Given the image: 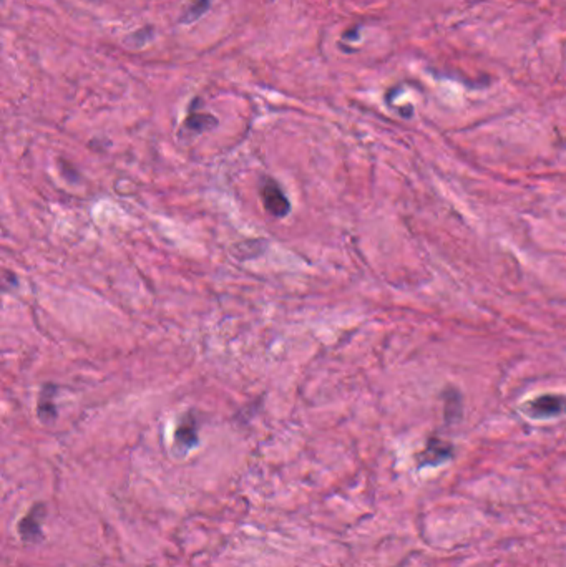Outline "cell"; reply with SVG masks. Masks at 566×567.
Returning a JSON list of instances; mask_svg holds the SVG:
<instances>
[{
	"label": "cell",
	"instance_id": "cell-7",
	"mask_svg": "<svg viewBox=\"0 0 566 567\" xmlns=\"http://www.w3.org/2000/svg\"><path fill=\"white\" fill-rule=\"evenodd\" d=\"M208 7H210V0H193V2L184 8V15L181 18V22L196 20L198 17H201L203 13L206 12Z\"/></svg>",
	"mask_w": 566,
	"mask_h": 567
},
{
	"label": "cell",
	"instance_id": "cell-5",
	"mask_svg": "<svg viewBox=\"0 0 566 567\" xmlns=\"http://www.w3.org/2000/svg\"><path fill=\"white\" fill-rule=\"evenodd\" d=\"M198 425L191 415H184L175 431V446L181 452H189L198 445Z\"/></svg>",
	"mask_w": 566,
	"mask_h": 567
},
{
	"label": "cell",
	"instance_id": "cell-1",
	"mask_svg": "<svg viewBox=\"0 0 566 567\" xmlns=\"http://www.w3.org/2000/svg\"><path fill=\"white\" fill-rule=\"evenodd\" d=\"M259 198H261L263 206L266 209L268 215L275 217H284L289 215L291 203L282 191V188L275 179L264 176L259 181Z\"/></svg>",
	"mask_w": 566,
	"mask_h": 567
},
{
	"label": "cell",
	"instance_id": "cell-8",
	"mask_svg": "<svg viewBox=\"0 0 566 567\" xmlns=\"http://www.w3.org/2000/svg\"><path fill=\"white\" fill-rule=\"evenodd\" d=\"M215 125L216 120L211 115H191L187 120V127L194 129V132H205V129H210Z\"/></svg>",
	"mask_w": 566,
	"mask_h": 567
},
{
	"label": "cell",
	"instance_id": "cell-3",
	"mask_svg": "<svg viewBox=\"0 0 566 567\" xmlns=\"http://www.w3.org/2000/svg\"><path fill=\"white\" fill-rule=\"evenodd\" d=\"M566 410L565 398L558 395H541L530 402L528 405V413L533 418H551L558 416Z\"/></svg>",
	"mask_w": 566,
	"mask_h": 567
},
{
	"label": "cell",
	"instance_id": "cell-4",
	"mask_svg": "<svg viewBox=\"0 0 566 567\" xmlns=\"http://www.w3.org/2000/svg\"><path fill=\"white\" fill-rule=\"evenodd\" d=\"M453 448L447 441H442L439 438L429 440L425 450L419 454V464L420 466H437L452 458Z\"/></svg>",
	"mask_w": 566,
	"mask_h": 567
},
{
	"label": "cell",
	"instance_id": "cell-6",
	"mask_svg": "<svg viewBox=\"0 0 566 567\" xmlns=\"http://www.w3.org/2000/svg\"><path fill=\"white\" fill-rule=\"evenodd\" d=\"M55 387L54 385H45L42 388L39 397V405H37V413L44 423H52L57 418V407H55Z\"/></svg>",
	"mask_w": 566,
	"mask_h": 567
},
{
	"label": "cell",
	"instance_id": "cell-2",
	"mask_svg": "<svg viewBox=\"0 0 566 567\" xmlns=\"http://www.w3.org/2000/svg\"><path fill=\"white\" fill-rule=\"evenodd\" d=\"M45 516H47V508L44 503H37L30 508L22 521L18 523V534L22 541L25 542H37L42 539V526H44Z\"/></svg>",
	"mask_w": 566,
	"mask_h": 567
}]
</instances>
